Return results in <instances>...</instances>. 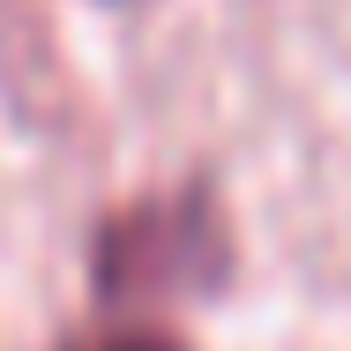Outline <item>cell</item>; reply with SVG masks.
I'll list each match as a JSON object with an SVG mask.
<instances>
[{
  "mask_svg": "<svg viewBox=\"0 0 351 351\" xmlns=\"http://www.w3.org/2000/svg\"><path fill=\"white\" fill-rule=\"evenodd\" d=\"M224 269H232V232L202 180L172 195H142L97 224L105 299H187V291L224 284Z\"/></svg>",
  "mask_w": 351,
  "mask_h": 351,
  "instance_id": "cell-1",
  "label": "cell"
},
{
  "mask_svg": "<svg viewBox=\"0 0 351 351\" xmlns=\"http://www.w3.org/2000/svg\"><path fill=\"white\" fill-rule=\"evenodd\" d=\"M68 351H187V344L165 337V329H112V337H90V344H68Z\"/></svg>",
  "mask_w": 351,
  "mask_h": 351,
  "instance_id": "cell-2",
  "label": "cell"
}]
</instances>
